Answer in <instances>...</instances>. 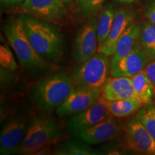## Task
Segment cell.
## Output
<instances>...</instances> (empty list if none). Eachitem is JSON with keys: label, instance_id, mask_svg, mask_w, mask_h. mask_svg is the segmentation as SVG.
Returning <instances> with one entry per match:
<instances>
[{"label": "cell", "instance_id": "6da1fadb", "mask_svg": "<svg viewBox=\"0 0 155 155\" xmlns=\"http://www.w3.org/2000/svg\"><path fill=\"white\" fill-rule=\"evenodd\" d=\"M31 45L39 55L59 61L63 55V39L58 30L46 21L29 15L19 17Z\"/></svg>", "mask_w": 155, "mask_h": 155}, {"label": "cell", "instance_id": "7a4b0ae2", "mask_svg": "<svg viewBox=\"0 0 155 155\" xmlns=\"http://www.w3.org/2000/svg\"><path fill=\"white\" fill-rule=\"evenodd\" d=\"M75 88L72 77L65 71L47 75L36 83L32 92V101L42 111L56 110Z\"/></svg>", "mask_w": 155, "mask_h": 155}, {"label": "cell", "instance_id": "3957f363", "mask_svg": "<svg viewBox=\"0 0 155 155\" xmlns=\"http://www.w3.org/2000/svg\"><path fill=\"white\" fill-rule=\"evenodd\" d=\"M3 30L23 68L36 72L45 68V62L34 50L19 18L7 22Z\"/></svg>", "mask_w": 155, "mask_h": 155}, {"label": "cell", "instance_id": "277c9868", "mask_svg": "<svg viewBox=\"0 0 155 155\" xmlns=\"http://www.w3.org/2000/svg\"><path fill=\"white\" fill-rule=\"evenodd\" d=\"M61 135L59 126L53 117L43 116L35 118L28 126L17 154H39Z\"/></svg>", "mask_w": 155, "mask_h": 155}, {"label": "cell", "instance_id": "5b68a950", "mask_svg": "<svg viewBox=\"0 0 155 155\" xmlns=\"http://www.w3.org/2000/svg\"><path fill=\"white\" fill-rule=\"evenodd\" d=\"M110 73L108 56L98 53L88 61L81 63L72 73L75 88L102 91Z\"/></svg>", "mask_w": 155, "mask_h": 155}, {"label": "cell", "instance_id": "8992f818", "mask_svg": "<svg viewBox=\"0 0 155 155\" xmlns=\"http://www.w3.org/2000/svg\"><path fill=\"white\" fill-rule=\"evenodd\" d=\"M97 19L91 17L81 28L75 37L73 45V58L78 63H82L88 61L98 49L97 36Z\"/></svg>", "mask_w": 155, "mask_h": 155}, {"label": "cell", "instance_id": "52a82bcc", "mask_svg": "<svg viewBox=\"0 0 155 155\" xmlns=\"http://www.w3.org/2000/svg\"><path fill=\"white\" fill-rule=\"evenodd\" d=\"M62 0H24L19 6L24 14L48 22H58L66 15Z\"/></svg>", "mask_w": 155, "mask_h": 155}, {"label": "cell", "instance_id": "ba28073f", "mask_svg": "<svg viewBox=\"0 0 155 155\" xmlns=\"http://www.w3.org/2000/svg\"><path fill=\"white\" fill-rule=\"evenodd\" d=\"M125 140L128 148L134 152L155 155V139L137 117L128 121Z\"/></svg>", "mask_w": 155, "mask_h": 155}, {"label": "cell", "instance_id": "9c48e42d", "mask_svg": "<svg viewBox=\"0 0 155 155\" xmlns=\"http://www.w3.org/2000/svg\"><path fill=\"white\" fill-rule=\"evenodd\" d=\"M112 116L106 106V100L101 97L90 107L75 114L67 122V127L73 134L88 129L103 120Z\"/></svg>", "mask_w": 155, "mask_h": 155}, {"label": "cell", "instance_id": "30bf717a", "mask_svg": "<svg viewBox=\"0 0 155 155\" xmlns=\"http://www.w3.org/2000/svg\"><path fill=\"white\" fill-rule=\"evenodd\" d=\"M120 124L114 116L107 118L88 129L73 133V136L88 144L95 145L111 141L120 131Z\"/></svg>", "mask_w": 155, "mask_h": 155}, {"label": "cell", "instance_id": "8fae6325", "mask_svg": "<svg viewBox=\"0 0 155 155\" xmlns=\"http://www.w3.org/2000/svg\"><path fill=\"white\" fill-rule=\"evenodd\" d=\"M101 96V91L75 88L67 99L56 109L59 116L75 115L92 106Z\"/></svg>", "mask_w": 155, "mask_h": 155}, {"label": "cell", "instance_id": "7c38bea8", "mask_svg": "<svg viewBox=\"0 0 155 155\" xmlns=\"http://www.w3.org/2000/svg\"><path fill=\"white\" fill-rule=\"evenodd\" d=\"M28 127L26 121L22 118H15L6 123L0 134V154H17Z\"/></svg>", "mask_w": 155, "mask_h": 155}, {"label": "cell", "instance_id": "4fadbf2b", "mask_svg": "<svg viewBox=\"0 0 155 155\" xmlns=\"http://www.w3.org/2000/svg\"><path fill=\"white\" fill-rule=\"evenodd\" d=\"M150 61L139 42L129 55L110 68L109 74L111 77L131 78L144 71Z\"/></svg>", "mask_w": 155, "mask_h": 155}, {"label": "cell", "instance_id": "5bb4252c", "mask_svg": "<svg viewBox=\"0 0 155 155\" xmlns=\"http://www.w3.org/2000/svg\"><path fill=\"white\" fill-rule=\"evenodd\" d=\"M134 15L128 9H120L116 10L111 30L105 42L98 50V53L111 56L114 53L116 42L128 27L134 22Z\"/></svg>", "mask_w": 155, "mask_h": 155}, {"label": "cell", "instance_id": "9a60e30c", "mask_svg": "<svg viewBox=\"0 0 155 155\" xmlns=\"http://www.w3.org/2000/svg\"><path fill=\"white\" fill-rule=\"evenodd\" d=\"M106 101H118L135 98L131 78L112 77L108 78L101 91Z\"/></svg>", "mask_w": 155, "mask_h": 155}, {"label": "cell", "instance_id": "2e32d148", "mask_svg": "<svg viewBox=\"0 0 155 155\" xmlns=\"http://www.w3.org/2000/svg\"><path fill=\"white\" fill-rule=\"evenodd\" d=\"M141 26L133 22L128 27L116 42L115 50L110 60V68L129 55L139 42Z\"/></svg>", "mask_w": 155, "mask_h": 155}, {"label": "cell", "instance_id": "e0dca14e", "mask_svg": "<svg viewBox=\"0 0 155 155\" xmlns=\"http://www.w3.org/2000/svg\"><path fill=\"white\" fill-rule=\"evenodd\" d=\"M135 98L142 106L151 105L155 96V88L144 71L131 77Z\"/></svg>", "mask_w": 155, "mask_h": 155}, {"label": "cell", "instance_id": "ac0fdd59", "mask_svg": "<svg viewBox=\"0 0 155 155\" xmlns=\"http://www.w3.org/2000/svg\"><path fill=\"white\" fill-rule=\"evenodd\" d=\"M116 10L111 5H106L101 12L99 16L97 19V36H98V49H101L102 45L107 39L115 17Z\"/></svg>", "mask_w": 155, "mask_h": 155}, {"label": "cell", "instance_id": "d6986e66", "mask_svg": "<svg viewBox=\"0 0 155 155\" xmlns=\"http://www.w3.org/2000/svg\"><path fill=\"white\" fill-rule=\"evenodd\" d=\"M106 106L112 116L123 118L137 111L141 106L136 98H128L118 101H106Z\"/></svg>", "mask_w": 155, "mask_h": 155}, {"label": "cell", "instance_id": "ffe728a7", "mask_svg": "<svg viewBox=\"0 0 155 155\" xmlns=\"http://www.w3.org/2000/svg\"><path fill=\"white\" fill-rule=\"evenodd\" d=\"M139 45L150 61L155 59V25L150 20L141 27Z\"/></svg>", "mask_w": 155, "mask_h": 155}, {"label": "cell", "instance_id": "44dd1931", "mask_svg": "<svg viewBox=\"0 0 155 155\" xmlns=\"http://www.w3.org/2000/svg\"><path fill=\"white\" fill-rule=\"evenodd\" d=\"M61 155H95L96 151L83 141L70 140L63 143L55 152Z\"/></svg>", "mask_w": 155, "mask_h": 155}, {"label": "cell", "instance_id": "7402d4cb", "mask_svg": "<svg viewBox=\"0 0 155 155\" xmlns=\"http://www.w3.org/2000/svg\"><path fill=\"white\" fill-rule=\"evenodd\" d=\"M105 0H74L77 14L82 17H94L100 10Z\"/></svg>", "mask_w": 155, "mask_h": 155}, {"label": "cell", "instance_id": "603a6c76", "mask_svg": "<svg viewBox=\"0 0 155 155\" xmlns=\"http://www.w3.org/2000/svg\"><path fill=\"white\" fill-rule=\"evenodd\" d=\"M136 117L142 123L155 139V106L151 104L139 108Z\"/></svg>", "mask_w": 155, "mask_h": 155}, {"label": "cell", "instance_id": "cb8c5ba5", "mask_svg": "<svg viewBox=\"0 0 155 155\" xmlns=\"http://www.w3.org/2000/svg\"><path fill=\"white\" fill-rule=\"evenodd\" d=\"M0 63L2 67L8 71H15L17 68L12 52L5 45L0 46Z\"/></svg>", "mask_w": 155, "mask_h": 155}, {"label": "cell", "instance_id": "d4e9b609", "mask_svg": "<svg viewBox=\"0 0 155 155\" xmlns=\"http://www.w3.org/2000/svg\"><path fill=\"white\" fill-rule=\"evenodd\" d=\"M144 71L155 88V59L149 62Z\"/></svg>", "mask_w": 155, "mask_h": 155}, {"label": "cell", "instance_id": "484cf974", "mask_svg": "<svg viewBox=\"0 0 155 155\" xmlns=\"http://www.w3.org/2000/svg\"><path fill=\"white\" fill-rule=\"evenodd\" d=\"M145 14L148 20L155 25V0L147 7Z\"/></svg>", "mask_w": 155, "mask_h": 155}, {"label": "cell", "instance_id": "4316f807", "mask_svg": "<svg viewBox=\"0 0 155 155\" xmlns=\"http://www.w3.org/2000/svg\"><path fill=\"white\" fill-rule=\"evenodd\" d=\"M24 0H1L2 5L5 7H15V6H20Z\"/></svg>", "mask_w": 155, "mask_h": 155}, {"label": "cell", "instance_id": "83f0119b", "mask_svg": "<svg viewBox=\"0 0 155 155\" xmlns=\"http://www.w3.org/2000/svg\"><path fill=\"white\" fill-rule=\"evenodd\" d=\"M115 1L121 5H131V4L135 3L138 0H115Z\"/></svg>", "mask_w": 155, "mask_h": 155}, {"label": "cell", "instance_id": "f1b7e54d", "mask_svg": "<svg viewBox=\"0 0 155 155\" xmlns=\"http://www.w3.org/2000/svg\"><path fill=\"white\" fill-rule=\"evenodd\" d=\"M62 1H63V2L65 4V5H69V4L71 2V1H72V0H62Z\"/></svg>", "mask_w": 155, "mask_h": 155}]
</instances>
